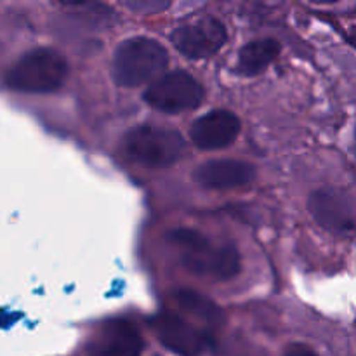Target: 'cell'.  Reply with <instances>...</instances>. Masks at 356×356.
I'll return each instance as SVG.
<instances>
[{"instance_id":"1","label":"cell","mask_w":356,"mask_h":356,"mask_svg":"<svg viewBox=\"0 0 356 356\" xmlns=\"http://www.w3.org/2000/svg\"><path fill=\"white\" fill-rule=\"evenodd\" d=\"M170 242L181 249V263L197 277L228 282L240 271V254L233 245H216L195 229L170 232Z\"/></svg>"},{"instance_id":"2","label":"cell","mask_w":356,"mask_h":356,"mask_svg":"<svg viewBox=\"0 0 356 356\" xmlns=\"http://www.w3.org/2000/svg\"><path fill=\"white\" fill-rule=\"evenodd\" d=\"M169 63L165 47L153 38L134 37L115 51L111 73L118 86L138 87L162 73Z\"/></svg>"},{"instance_id":"3","label":"cell","mask_w":356,"mask_h":356,"mask_svg":"<svg viewBox=\"0 0 356 356\" xmlns=\"http://www.w3.org/2000/svg\"><path fill=\"white\" fill-rule=\"evenodd\" d=\"M68 76L65 56L49 47L26 52L7 73V86L19 92L44 94L59 89Z\"/></svg>"},{"instance_id":"4","label":"cell","mask_w":356,"mask_h":356,"mask_svg":"<svg viewBox=\"0 0 356 356\" xmlns=\"http://www.w3.org/2000/svg\"><path fill=\"white\" fill-rule=\"evenodd\" d=\"M122 148L134 162L160 169L172 165L183 155L184 139L172 129L141 125L124 136Z\"/></svg>"},{"instance_id":"5","label":"cell","mask_w":356,"mask_h":356,"mask_svg":"<svg viewBox=\"0 0 356 356\" xmlns=\"http://www.w3.org/2000/svg\"><path fill=\"white\" fill-rule=\"evenodd\" d=\"M204 99V87L186 72H172L160 76L145 92V101L152 108L165 113L197 108Z\"/></svg>"},{"instance_id":"6","label":"cell","mask_w":356,"mask_h":356,"mask_svg":"<svg viewBox=\"0 0 356 356\" xmlns=\"http://www.w3.org/2000/svg\"><path fill=\"white\" fill-rule=\"evenodd\" d=\"M308 207L315 221L336 235L356 232V200L343 190H318L309 197Z\"/></svg>"},{"instance_id":"7","label":"cell","mask_w":356,"mask_h":356,"mask_svg":"<svg viewBox=\"0 0 356 356\" xmlns=\"http://www.w3.org/2000/svg\"><path fill=\"white\" fill-rule=\"evenodd\" d=\"M226 38L225 24L214 17H202L177 28L170 40L186 58L202 59L216 54L226 44Z\"/></svg>"},{"instance_id":"8","label":"cell","mask_w":356,"mask_h":356,"mask_svg":"<svg viewBox=\"0 0 356 356\" xmlns=\"http://www.w3.org/2000/svg\"><path fill=\"white\" fill-rule=\"evenodd\" d=\"M141 334L127 320L104 323L87 344V356H141Z\"/></svg>"},{"instance_id":"9","label":"cell","mask_w":356,"mask_h":356,"mask_svg":"<svg viewBox=\"0 0 356 356\" xmlns=\"http://www.w3.org/2000/svg\"><path fill=\"white\" fill-rule=\"evenodd\" d=\"M152 325L160 343L174 353L195 356L204 350L207 343L200 330L174 313H160L153 318Z\"/></svg>"},{"instance_id":"10","label":"cell","mask_w":356,"mask_h":356,"mask_svg":"<svg viewBox=\"0 0 356 356\" xmlns=\"http://www.w3.org/2000/svg\"><path fill=\"white\" fill-rule=\"evenodd\" d=\"M240 134V120L235 113L216 110L191 125L190 136L202 149H221L232 145Z\"/></svg>"},{"instance_id":"11","label":"cell","mask_w":356,"mask_h":356,"mask_svg":"<svg viewBox=\"0 0 356 356\" xmlns=\"http://www.w3.org/2000/svg\"><path fill=\"white\" fill-rule=\"evenodd\" d=\"M195 181L209 190H232L245 186L256 177V169L242 160H209L193 172Z\"/></svg>"},{"instance_id":"12","label":"cell","mask_w":356,"mask_h":356,"mask_svg":"<svg viewBox=\"0 0 356 356\" xmlns=\"http://www.w3.org/2000/svg\"><path fill=\"white\" fill-rule=\"evenodd\" d=\"M280 54V44L273 38L249 42L240 51L238 72L245 76H254L263 73Z\"/></svg>"},{"instance_id":"13","label":"cell","mask_w":356,"mask_h":356,"mask_svg":"<svg viewBox=\"0 0 356 356\" xmlns=\"http://www.w3.org/2000/svg\"><path fill=\"white\" fill-rule=\"evenodd\" d=\"M176 301L184 312L197 316L198 320L209 323V325H219L221 323V312L218 309V306L211 299L198 294V292L179 291L176 294Z\"/></svg>"},{"instance_id":"14","label":"cell","mask_w":356,"mask_h":356,"mask_svg":"<svg viewBox=\"0 0 356 356\" xmlns=\"http://www.w3.org/2000/svg\"><path fill=\"white\" fill-rule=\"evenodd\" d=\"M120 2L125 3L129 9L136 10V13L155 14L165 10L172 0H120Z\"/></svg>"},{"instance_id":"15","label":"cell","mask_w":356,"mask_h":356,"mask_svg":"<svg viewBox=\"0 0 356 356\" xmlns=\"http://www.w3.org/2000/svg\"><path fill=\"white\" fill-rule=\"evenodd\" d=\"M284 356H318L315 351L312 350L309 346L306 344H292V346L287 348Z\"/></svg>"},{"instance_id":"16","label":"cell","mask_w":356,"mask_h":356,"mask_svg":"<svg viewBox=\"0 0 356 356\" xmlns=\"http://www.w3.org/2000/svg\"><path fill=\"white\" fill-rule=\"evenodd\" d=\"M58 3H61L63 7H68V9H89L92 7L94 0H56Z\"/></svg>"},{"instance_id":"17","label":"cell","mask_w":356,"mask_h":356,"mask_svg":"<svg viewBox=\"0 0 356 356\" xmlns=\"http://www.w3.org/2000/svg\"><path fill=\"white\" fill-rule=\"evenodd\" d=\"M312 2H320V3H329V2H336V0H312Z\"/></svg>"}]
</instances>
